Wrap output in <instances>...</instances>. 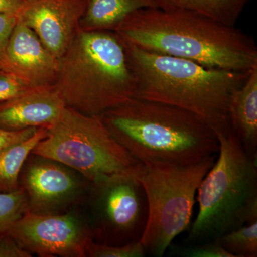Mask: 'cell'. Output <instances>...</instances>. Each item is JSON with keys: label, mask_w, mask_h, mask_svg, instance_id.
Masks as SVG:
<instances>
[{"label": "cell", "mask_w": 257, "mask_h": 257, "mask_svg": "<svg viewBox=\"0 0 257 257\" xmlns=\"http://www.w3.org/2000/svg\"><path fill=\"white\" fill-rule=\"evenodd\" d=\"M114 32L125 43L141 50L186 59L209 68L250 72L257 67L252 37L235 26L193 12L139 10Z\"/></svg>", "instance_id": "cell-1"}, {"label": "cell", "mask_w": 257, "mask_h": 257, "mask_svg": "<svg viewBox=\"0 0 257 257\" xmlns=\"http://www.w3.org/2000/svg\"><path fill=\"white\" fill-rule=\"evenodd\" d=\"M100 116L113 138L143 165H192L219 152L210 125L177 106L135 97Z\"/></svg>", "instance_id": "cell-2"}, {"label": "cell", "mask_w": 257, "mask_h": 257, "mask_svg": "<svg viewBox=\"0 0 257 257\" xmlns=\"http://www.w3.org/2000/svg\"><path fill=\"white\" fill-rule=\"evenodd\" d=\"M122 42L136 77L135 97L191 111L205 120L215 133L231 130L228 115L230 98L252 70L209 68L193 61L147 52Z\"/></svg>", "instance_id": "cell-3"}, {"label": "cell", "mask_w": 257, "mask_h": 257, "mask_svg": "<svg viewBox=\"0 0 257 257\" xmlns=\"http://www.w3.org/2000/svg\"><path fill=\"white\" fill-rule=\"evenodd\" d=\"M55 85L67 106L91 116L124 104L137 92L136 77L116 33L80 29L60 59Z\"/></svg>", "instance_id": "cell-4"}, {"label": "cell", "mask_w": 257, "mask_h": 257, "mask_svg": "<svg viewBox=\"0 0 257 257\" xmlns=\"http://www.w3.org/2000/svg\"><path fill=\"white\" fill-rule=\"evenodd\" d=\"M215 133L219 156L199 184V212L183 244L214 241L257 219L256 160L231 130Z\"/></svg>", "instance_id": "cell-5"}, {"label": "cell", "mask_w": 257, "mask_h": 257, "mask_svg": "<svg viewBox=\"0 0 257 257\" xmlns=\"http://www.w3.org/2000/svg\"><path fill=\"white\" fill-rule=\"evenodd\" d=\"M32 154L78 172L90 183L124 174H136L141 165L120 145L100 116L82 114L66 106L60 119Z\"/></svg>", "instance_id": "cell-6"}, {"label": "cell", "mask_w": 257, "mask_h": 257, "mask_svg": "<svg viewBox=\"0 0 257 257\" xmlns=\"http://www.w3.org/2000/svg\"><path fill=\"white\" fill-rule=\"evenodd\" d=\"M216 155L189 165H141L137 171L148 204L142 239L147 254L164 256L173 240L190 224L199 184Z\"/></svg>", "instance_id": "cell-7"}, {"label": "cell", "mask_w": 257, "mask_h": 257, "mask_svg": "<svg viewBox=\"0 0 257 257\" xmlns=\"http://www.w3.org/2000/svg\"><path fill=\"white\" fill-rule=\"evenodd\" d=\"M90 186L94 237L110 245L140 241L146 227L148 204L136 175H115Z\"/></svg>", "instance_id": "cell-8"}, {"label": "cell", "mask_w": 257, "mask_h": 257, "mask_svg": "<svg viewBox=\"0 0 257 257\" xmlns=\"http://www.w3.org/2000/svg\"><path fill=\"white\" fill-rule=\"evenodd\" d=\"M17 243L42 257H84L94 241L92 226L74 213L38 214L28 211L8 231Z\"/></svg>", "instance_id": "cell-9"}, {"label": "cell", "mask_w": 257, "mask_h": 257, "mask_svg": "<svg viewBox=\"0 0 257 257\" xmlns=\"http://www.w3.org/2000/svg\"><path fill=\"white\" fill-rule=\"evenodd\" d=\"M86 8L87 0H33L26 2L17 15L60 60L78 32Z\"/></svg>", "instance_id": "cell-10"}, {"label": "cell", "mask_w": 257, "mask_h": 257, "mask_svg": "<svg viewBox=\"0 0 257 257\" xmlns=\"http://www.w3.org/2000/svg\"><path fill=\"white\" fill-rule=\"evenodd\" d=\"M37 157L22 176L21 186L28 195L29 211L57 214L76 202L82 192V182L66 166Z\"/></svg>", "instance_id": "cell-11"}, {"label": "cell", "mask_w": 257, "mask_h": 257, "mask_svg": "<svg viewBox=\"0 0 257 257\" xmlns=\"http://www.w3.org/2000/svg\"><path fill=\"white\" fill-rule=\"evenodd\" d=\"M60 66V59L52 55L32 29L18 18L0 69L13 74L30 87H37L54 85Z\"/></svg>", "instance_id": "cell-12"}, {"label": "cell", "mask_w": 257, "mask_h": 257, "mask_svg": "<svg viewBox=\"0 0 257 257\" xmlns=\"http://www.w3.org/2000/svg\"><path fill=\"white\" fill-rule=\"evenodd\" d=\"M66 106L55 84L33 88L0 102V128L20 131L49 127L60 119Z\"/></svg>", "instance_id": "cell-13"}, {"label": "cell", "mask_w": 257, "mask_h": 257, "mask_svg": "<svg viewBox=\"0 0 257 257\" xmlns=\"http://www.w3.org/2000/svg\"><path fill=\"white\" fill-rule=\"evenodd\" d=\"M230 128L248 156L257 157V67L235 89L229 104Z\"/></svg>", "instance_id": "cell-14"}, {"label": "cell", "mask_w": 257, "mask_h": 257, "mask_svg": "<svg viewBox=\"0 0 257 257\" xmlns=\"http://www.w3.org/2000/svg\"><path fill=\"white\" fill-rule=\"evenodd\" d=\"M157 8L152 0H87L79 23L83 31H111L139 10Z\"/></svg>", "instance_id": "cell-15"}, {"label": "cell", "mask_w": 257, "mask_h": 257, "mask_svg": "<svg viewBox=\"0 0 257 257\" xmlns=\"http://www.w3.org/2000/svg\"><path fill=\"white\" fill-rule=\"evenodd\" d=\"M157 8L186 10L235 26L240 15L251 0H152Z\"/></svg>", "instance_id": "cell-16"}, {"label": "cell", "mask_w": 257, "mask_h": 257, "mask_svg": "<svg viewBox=\"0 0 257 257\" xmlns=\"http://www.w3.org/2000/svg\"><path fill=\"white\" fill-rule=\"evenodd\" d=\"M47 127H40L28 140L0 150V192L20 187V176L25 162L39 142L46 137Z\"/></svg>", "instance_id": "cell-17"}, {"label": "cell", "mask_w": 257, "mask_h": 257, "mask_svg": "<svg viewBox=\"0 0 257 257\" xmlns=\"http://www.w3.org/2000/svg\"><path fill=\"white\" fill-rule=\"evenodd\" d=\"M216 240L233 257H256L257 219L223 234Z\"/></svg>", "instance_id": "cell-18"}, {"label": "cell", "mask_w": 257, "mask_h": 257, "mask_svg": "<svg viewBox=\"0 0 257 257\" xmlns=\"http://www.w3.org/2000/svg\"><path fill=\"white\" fill-rule=\"evenodd\" d=\"M29 211L28 195L22 186L10 192H0V234L8 232Z\"/></svg>", "instance_id": "cell-19"}, {"label": "cell", "mask_w": 257, "mask_h": 257, "mask_svg": "<svg viewBox=\"0 0 257 257\" xmlns=\"http://www.w3.org/2000/svg\"><path fill=\"white\" fill-rule=\"evenodd\" d=\"M167 251L168 255L172 256L233 257L221 246L217 240L192 244L178 245L172 243Z\"/></svg>", "instance_id": "cell-20"}, {"label": "cell", "mask_w": 257, "mask_h": 257, "mask_svg": "<svg viewBox=\"0 0 257 257\" xmlns=\"http://www.w3.org/2000/svg\"><path fill=\"white\" fill-rule=\"evenodd\" d=\"M87 256L91 257H144L146 251L141 241L124 245H110L91 241L87 248Z\"/></svg>", "instance_id": "cell-21"}, {"label": "cell", "mask_w": 257, "mask_h": 257, "mask_svg": "<svg viewBox=\"0 0 257 257\" xmlns=\"http://www.w3.org/2000/svg\"><path fill=\"white\" fill-rule=\"evenodd\" d=\"M33 88L35 87L25 84L13 74L0 69V102L21 95Z\"/></svg>", "instance_id": "cell-22"}, {"label": "cell", "mask_w": 257, "mask_h": 257, "mask_svg": "<svg viewBox=\"0 0 257 257\" xmlns=\"http://www.w3.org/2000/svg\"><path fill=\"white\" fill-rule=\"evenodd\" d=\"M18 22L17 14H0V64L4 57L10 35Z\"/></svg>", "instance_id": "cell-23"}, {"label": "cell", "mask_w": 257, "mask_h": 257, "mask_svg": "<svg viewBox=\"0 0 257 257\" xmlns=\"http://www.w3.org/2000/svg\"><path fill=\"white\" fill-rule=\"evenodd\" d=\"M8 233L0 234V257H31Z\"/></svg>", "instance_id": "cell-24"}, {"label": "cell", "mask_w": 257, "mask_h": 257, "mask_svg": "<svg viewBox=\"0 0 257 257\" xmlns=\"http://www.w3.org/2000/svg\"><path fill=\"white\" fill-rule=\"evenodd\" d=\"M38 128H28L20 131H8L0 128V150L5 147L28 140Z\"/></svg>", "instance_id": "cell-25"}, {"label": "cell", "mask_w": 257, "mask_h": 257, "mask_svg": "<svg viewBox=\"0 0 257 257\" xmlns=\"http://www.w3.org/2000/svg\"><path fill=\"white\" fill-rule=\"evenodd\" d=\"M25 3V0H0V14H18Z\"/></svg>", "instance_id": "cell-26"}, {"label": "cell", "mask_w": 257, "mask_h": 257, "mask_svg": "<svg viewBox=\"0 0 257 257\" xmlns=\"http://www.w3.org/2000/svg\"><path fill=\"white\" fill-rule=\"evenodd\" d=\"M25 1H26V2H31V1H33V0H25Z\"/></svg>", "instance_id": "cell-27"}]
</instances>
